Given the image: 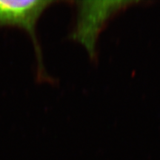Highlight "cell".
I'll use <instances>...</instances> for the list:
<instances>
[{
	"label": "cell",
	"mask_w": 160,
	"mask_h": 160,
	"mask_svg": "<svg viewBox=\"0 0 160 160\" xmlns=\"http://www.w3.org/2000/svg\"><path fill=\"white\" fill-rule=\"evenodd\" d=\"M136 1H79L77 2V22L71 34L81 44L91 59L97 55L98 37L112 17Z\"/></svg>",
	"instance_id": "cell-1"
},
{
	"label": "cell",
	"mask_w": 160,
	"mask_h": 160,
	"mask_svg": "<svg viewBox=\"0 0 160 160\" xmlns=\"http://www.w3.org/2000/svg\"><path fill=\"white\" fill-rule=\"evenodd\" d=\"M53 2L52 1L42 0H0V27L16 26L24 29L31 36L37 55V77L41 80H48L49 77L44 68L41 48L36 33V27L39 17L45 10Z\"/></svg>",
	"instance_id": "cell-2"
}]
</instances>
